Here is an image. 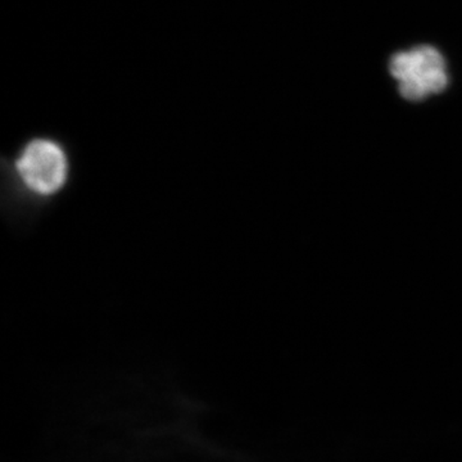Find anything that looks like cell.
Segmentation results:
<instances>
[{
    "mask_svg": "<svg viewBox=\"0 0 462 462\" xmlns=\"http://www.w3.org/2000/svg\"><path fill=\"white\" fill-rule=\"evenodd\" d=\"M388 72L407 102L421 103L445 93L451 83L448 63L431 44H418L392 54Z\"/></svg>",
    "mask_w": 462,
    "mask_h": 462,
    "instance_id": "6da1fadb",
    "label": "cell"
},
{
    "mask_svg": "<svg viewBox=\"0 0 462 462\" xmlns=\"http://www.w3.org/2000/svg\"><path fill=\"white\" fill-rule=\"evenodd\" d=\"M14 169L21 181L39 196L62 189L69 173L65 145L48 135L33 136L20 148Z\"/></svg>",
    "mask_w": 462,
    "mask_h": 462,
    "instance_id": "7a4b0ae2",
    "label": "cell"
}]
</instances>
